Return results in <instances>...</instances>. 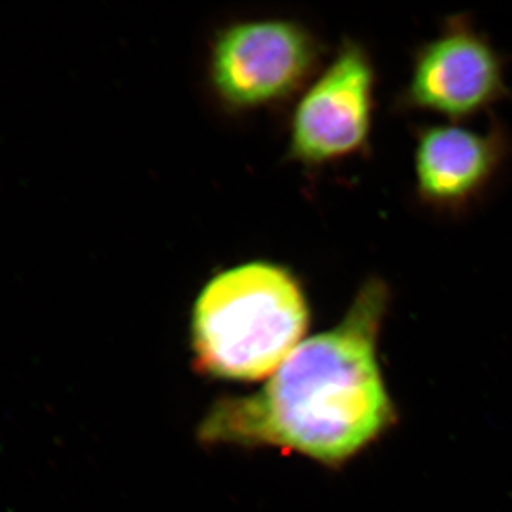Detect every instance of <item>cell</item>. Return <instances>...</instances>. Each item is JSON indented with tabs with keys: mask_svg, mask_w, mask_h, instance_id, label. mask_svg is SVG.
Listing matches in <instances>:
<instances>
[{
	"mask_svg": "<svg viewBox=\"0 0 512 512\" xmlns=\"http://www.w3.org/2000/svg\"><path fill=\"white\" fill-rule=\"evenodd\" d=\"M392 301L386 279L366 278L338 325L299 343L261 390L217 400L198 439L281 448L325 467L345 466L397 421L379 363Z\"/></svg>",
	"mask_w": 512,
	"mask_h": 512,
	"instance_id": "6da1fadb",
	"label": "cell"
},
{
	"mask_svg": "<svg viewBox=\"0 0 512 512\" xmlns=\"http://www.w3.org/2000/svg\"><path fill=\"white\" fill-rule=\"evenodd\" d=\"M311 323L308 296L291 269L248 261L218 272L192 306L191 348L201 375L256 382L301 343Z\"/></svg>",
	"mask_w": 512,
	"mask_h": 512,
	"instance_id": "7a4b0ae2",
	"label": "cell"
},
{
	"mask_svg": "<svg viewBox=\"0 0 512 512\" xmlns=\"http://www.w3.org/2000/svg\"><path fill=\"white\" fill-rule=\"evenodd\" d=\"M323 56L318 36L295 20L235 22L212 39L208 83L225 110L264 109L306 89Z\"/></svg>",
	"mask_w": 512,
	"mask_h": 512,
	"instance_id": "3957f363",
	"label": "cell"
},
{
	"mask_svg": "<svg viewBox=\"0 0 512 512\" xmlns=\"http://www.w3.org/2000/svg\"><path fill=\"white\" fill-rule=\"evenodd\" d=\"M508 60L466 13L414 49L409 77L392 101L396 114H433L461 124L511 99Z\"/></svg>",
	"mask_w": 512,
	"mask_h": 512,
	"instance_id": "277c9868",
	"label": "cell"
},
{
	"mask_svg": "<svg viewBox=\"0 0 512 512\" xmlns=\"http://www.w3.org/2000/svg\"><path fill=\"white\" fill-rule=\"evenodd\" d=\"M377 83L370 50L359 40L343 39L296 104L289 160L318 168L365 156L375 126Z\"/></svg>",
	"mask_w": 512,
	"mask_h": 512,
	"instance_id": "5b68a950",
	"label": "cell"
},
{
	"mask_svg": "<svg viewBox=\"0 0 512 512\" xmlns=\"http://www.w3.org/2000/svg\"><path fill=\"white\" fill-rule=\"evenodd\" d=\"M413 190L421 207L463 217L487 197L512 157L510 130L491 119L484 130L463 124L413 128Z\"/></svg>",
	"mask_w": 512,
	"mask_h": 512,
	"instance_id": "8992f818",
	"label": "cell"
}]
</instances>
